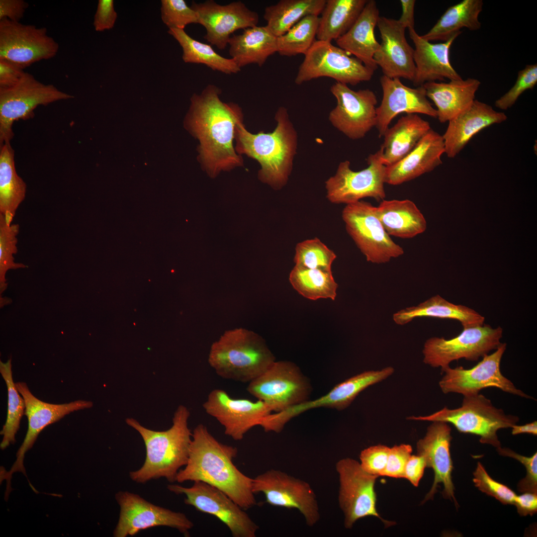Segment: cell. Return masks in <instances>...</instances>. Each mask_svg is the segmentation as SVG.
<instances>
[{
  "label": "cell",
  "mask_w": 537,
  "mask_h": 537,
  "mask_svg": "<svg viewBox=\"0 0 537 537\" xmlns=\"http://www.w3.org/2000/svg\"><path fill=\"white\" fill-rule=\"evenodd\" d=\"M221 93L220 89L210 84L200 94L194 93L187 117L200 142V161L212 178L221 171L243 166V158L233 145L236 124L243 119L242 110L235 103L222 101Z\"/></svg>",
  "instance_id": "cell-1"
},
{
  "label": "cell",
  "mask_w": 537,
  "mask_h": 537,
  "mask_svg": "<svg viewBox=\"0 0 537 537\" xmlns=\"http://www.w3.org/2000/svg\"><path fill=\"white\" fill-rule=\"evenodd\" d=\"M236 447L216 440L203 424L192 432L187 464L180 469L176 481H202L220 490L244 510L257 502L252 490L253 478L239 470L233 463Z\"/></svg>",
  "instance_id": "cell-2"
},
{
  "label": "cell",
  "mask_w": 537,
  "mask_h": 537,
  "mask_svg": "<svg viewBox=\"0 0 537 537\" xmlns=\"http://www.w3.org/2000/svg\"><path fill=\"white\" fill-rule=\"evenodd\" d=\"M274 118L277 125L270 133L261 131L251 133L246 129L243 120L239 121L236 126L234 140L238 154L246 155L260 164L259 179L278 190L286 184L291 174L297 135L286 108L279 107Z\"/></svg>",
  "instance_id": "cell-3"
},
{
  "label": "cell",
  "mask_w": 537,
  "mask_h": 537,
  "mask_svg": "<svg viewBox=\"0 0 537 537\" xmlns=\"http://www.w3.org/2000/svg\"><path fill=\"white\" fill-rule=\"evenodd\" d=\"M189 415L185 406H179L174 413L172 426L163 431L145 428L133 418L126 419V424L141 435L146 448L143 465L129 472L133 481L144 483L163 477L171 483L176 481L179 471L187 464L192 439V432L188 426Z\"/></svg>",
  "instance_id": "cell-4"
},
{
  "label": "cell",
  "mask_w": 537,
  "mask_h": 537,
  "mask_svg": "<svg viewBox=\"0 0 537 537\" xmlns=\"http://www.w3.org/2000/svg\"><path fill=\"white\" fill-rule=\"evenodd\" d=\"M275 361L263 338L243 328L226 331L211 345L208 357L209 364L221 377L249 383Z\"/></svg>",
  "instance_id": "cell-5"
},
{
  "label": "cell",
  "mask_w": 537,
  "mask_h": 537,
  "mask_svg": "<svg viewBox=\"0 0 537 537\" xmlns=\"http://www.w3.org/2000/svg\"><path fill=\"white\" fill-rule=\"evenodd\" d=\"M408 420L422 421H442L453 425L461 433L480 437L482 444L496 448L501 447L497 432L512 428L519 421L518 416L506 414L495 407L491 400L481 394L463 396L460 407L449 409L446 407L433 414L424 416H410Z\"/></svg>",
  "instance_id": "cell-6"
},
{
  "label": "cell",
  "mask_w": 537,
  "mask_h": 537,
  "mask_svg": "<svg viewBox=\"0 0 537 537\" xmlns=\"http://www.w3.org/2000/svg\"><path fill=\"white\" fill-rule=\"evenodd\" d=\"M74 97L53 85L40 82L25 72L13 86L0 88V146L10 143L13 138V123L32 117L37 106Z\"/></svg>",
  "instance_id": "cell-7"
},
{
  "label": "cell",
  "mask_w": 537,
  "mask_h": 537,
  "mask_svg": "<svg viewBox=\"0 0 537 537\" xmlns=\"http://www.w3.org/2000/svg\"><path fill=\"white\" fill-rule=\"evenodd\" d=\"M503 329L483 324L463 328L462 332L450 339L432 337L424 345V362L441 370L454 360L464 358L476 361L501 345Z\"/></svg>",
  "instance_id": "cell-8"
},
{
  "label": "cell",
  "mask_w": 537,
  "mask_h": 537,
  "mask_svg": "<svg viewBox=\"0 0 537 537\" xmlns=\"http://www.w3.org/2000/svg\"><path fill=\"white\" fill-rule=\"evenodd\" d=\"M304 56L294 80L297 85L326 77L356 86L370 80L374 72L331 42L316 40Z\"/></svg>",
  "instance_id": "cell-9"
},
{
  "label": "cell",
  "mask_w": 537,
  "mask_h": 537,
  "mask_svg": "<svg viewBox=\"0 0 537 537\" xmlns=\"http://www.w3.org/2000/svg\"><path fill=\"white\" fill-rule=\"evenodd\" d=\"M342 216L347 232L367 261L383 264L403 255V249L385 231L371 203L360 200L347 204Z\"/></svg>",
  "instance_id": "cell-10"
},
{
  "label": "cell",
  "mask_w": 537,
  "mask_h": 537,
  "mask_svg": "<svg viewBox=\"0 0 537 537\" xmlns=\"http://www.w3.org/2000/svg\"><path fill=\"white\" fill-rule=\"evenodd\" d=\"M247 390L278 412L309 400L312 387L308 379L294 363L274 361L249 383Z\"/></svg>",
  "instance_id": "cell-11"
},
{
  "label": "cell",
  "mask_w": 537,
  "mask_h": 537,
  "mask_svg": "<svg viewBox=\"0 0 537 537\" xmlns=\"http://www.w3.org/2000/svg\"><path fill=\"white\" fill-rule=\"evenodd\" d=\"M383 149L370 154L367 168L355 172L350 168L349 161L342 162L335 175L325 182L327 198L332 203L347 204L365 197L382 201L385 197V167L382 162Z\"/></svg>",
  "instance_id": "cell-12"
},
{
  "label": "cell",
  "mask_w": 537,
  "mask_h": 537,
  "mask_svg": "<svg viewBox=\"0 0 537 537\" xmlns=\"http://www.w3.org/2000/svg\"><path fill=\"white\" fill-rule=\"evenodd\" d=\"M336 469L339 481L338 502L345 528H352L357 521L367 516L377 517L386 527L394 524L382 519L377 511L374 484L378 476L366 472L359 462L351 458L338 460Z\"/></svg>",
  "instance_id": "cell-13"
},
{
  "label": "cell",
  "mask_w": 537,
  "mask_h": 537,
  "mask_svg": "<svg viewBox=\"0 0 537 537\" xmlns=\"http://www.w3.org/2000/svg\"><path fill=\"white\" fill-rule=\"evenodd\" d=\"M506 344L501 343L490 355L482 357L476 365L470 369L462 366L442 369L444 373L439 384L445 394L456 393L463 396L476 395L483 389L494 387L503 391L527 399L531 396L518 389L501 372L500 363L506 349Z\"/></svg>",
  "instance_id": "cell-14"
},
{
  "label": "cell",
  "mask_w": 537,
  "mask_h": 537,
  "mask_svg": "<svg viewBox=\"0 0 537 537\" xmlns=\"http://www.w3.org/2000/svg\"><path fill=\"white\" fill-rule=\"evenodd\" d=\"M254 494L262 493L266 502L273 506L295 509L303 516L309 527L320 519L316 495L306 481L282 471L271 469L253 479Z\"/></svg>",
  "instance_id": "cell-15"
},
{
  "label": "cell",
  "mask_w": 537,
  "mask_h": 537,
  "mask_svg": "<svg viewBox=\"0 0 537 537\" xmlns=\"http://www.w3.org/2000/svg\"><path fill=\"white\" fill-rule=\"evenodd\" d=\"M167 488L177 494L185 495V504L216 517L228 528L233 537H256L259 526L244 509L217 488L199 481H194L189 487L170 484Z\"/></svg>",
  "instance_id": "cell-16"
},
{
  "label": "cell",
  "mask_w": 537,
  "mask_h": 537,
  "mask_svg": "<svg viewBox=\"0 0 537 537\" xmlns=\"http://www.w3.org/2000/svg\"><path fill=\"white\" fill-rule=\"evenodd\" d=\"M115 499L120 509L113 532L115 537L134 536L141 530L158 526L176 529L188 537L194 526L184 514L155 505L135 493L119 491Z\"/></svg>",
  "instance_id": "cell-17"
},
{
  "label": "cell",
  "mask_w": 537,
  "mask_h": 537,
  "mask_svg": "<svg viewBox=\"0 0 537 537\" xmlns=\"http://www.w3.org/2000/svg\"><path fill=\"white\" fill-rule=\"evenodd\" d=\"M59 49L58 43L48 35L45 27L6 18L0 20V59L24 69L34 63L54 58Z\"/></svg>",
  "instance_id": "cell-18"
},
{
  "label": "cell",
  "mask_w": 537,
  "mask_h": 537,
  "mask_svg": "<svg viewBox=\"0 0 537 537\" xmlns=\"http://www.w3.org/2000/svg\"><path fill=\"white\" fill-rule=\"evenodd\" d=\"M330 91L337 99L330 112L332 124L348 138L359 139L376 126L375 94L369 89L355 91L347 85L336 82Z\"/></svg>",
  "instance_id": "cell-19"
},
{
  "label": "cell",
  "mask_w": 537,
  "mask_h": 537,
  "mask_svg": "<svg viewBox=\"0 0 537 537\" xmlns=\"http://www.w3.org/2000/svg\"><path fill=\"white\" fill-rule=\"evenodd\" d=\"M15 385L24 400L25 414L28 419V427L24 441L16 453L15 461L9 471L0 474V481L4 479L7 481V490L10 489L9 483L14 473L21 472L27 477L23 465L25 453L32 447L44 428L72 412L90 408L93 405L90 401L82 400L61 404L48 403L35 397L26 383L18 382L15 383Z\"/></svg>",
  "instance_id": "cell-20"
},
{
  "label": "cell",
  "mask_w": 537,
  "mask_h": 537,
  "mask_svg": "<svg viewBox=\"0 0 537 537\" xmlns=\"http://www.w3.org/2000/svg\"><path fill=\"white\" fill-rule=\"evenodd\" d=\"M203 408L223 426L225 434L235 441L243 440L250 430L260 426L263 420L272 412L263 401L235 399L220 389L209 393Z\"/></svg>",
  "instance_id": "cell-21"
},
{
  "label": "cell",
  "mask_w": 537,
  "mask_h": 537,
  "mask_svg": "<svg viewBox=\"0 0 537 537\" xmlns=\"http://www.w3.org/2000/svg\"><path fill=\"white\" fill-rule=\"evenodd\" d=\"M190 7L197 14L198 23L206 30L204 38L220 50L228 45L231 35L239 29L258 25L259 16L240 0L221 5L212 0L196 3Z\"/></svg>",
  "instance_id": "cell-22"
},
{
  "label": "cell",
  "mask_w": 537,
  "mask_h": 537,
  "mask_svg": "<svg viewBox=\"0 0 537 537\" xmlns=\"http://www.w3.org/2000/svg\"><path fill=\"white\" fill-rule=\"evenodd\" d=\"M432 422L424 437L417 443V454L425 458L427 467L432 468L434 472L433 485L423 502L433 498L438 485L442 483L444 486L443 497L458 506L451 476L453 465L450 452L451 428L444 422Z\"/></svg>",
  "instance_id": "cell-23"
},
{
  "label": "cell",
  "mask_w": 537,
  "mask_h": 537,
  "mask_svg": "<svg viewBox=\"0 0 537 537\" xmlns=\"http://www.w3.org/2000/svg\"><path fill=\"white\" fill-rule=\"evenodd\" d=\"M382 98L376 108V126L379 137L383 136L392 120L402 112L421 113L437 118V112L426 96L423 86L408 87L399 78L381 77Z\"/></svg>",
  "instance_id": "cell-24"
},
{
  "label": "cell",
  "mask_w": 537,
  "mask_h": 537,
  "mask_svg": "<svg viewBox=\"0 0 537 537\" xmlns=\"http://www.w3.org/2000/svg\"><path fill=\"white\" fill-rule=\"evenodd\" d=\"M377 26L381 41L374 60L383 76L412 82L415 71L414 49L406 39V28L398 20L384 16H379Z\"/></svg>",
  "instance_id": "cell-25"
},
{
  "label": "cell",
  "mask_w": 537,
  "mask_h": 537,
  "mask_svg": "<svg viewBox=\"0 0 537 537\" xmlns=\"http://www.w3.org/2000/svg\"><path fill=\"white\" fill-rule=\"evenodd\" d=\"M444 153L443 136L431 128L405 157L385 167V182L399 185L431 172L442 164Z\"/></svg>",
  "instance_id": "cell-26"
},
{
  "label": "cell",
  "mask_w": 537,
  "mask_h": 537,
  "mask_svg": "<svg viewBox=\"0 0 537 537\" xmlns=\"http://www.w3.org/2000/svg\"><path fill=\"white\" fill-rule=\"evenodd\" d=\"M409 36L412 40L415 71L412 81L414 85L420 87L424 84L444 81L458 80L462 78L452 66L449 60V49L458 36L447 41L433 43L423 39L415 31L409 29Z\"/></svg>",
  "instance_id": "cell-27"
},
{
  "label": "cell",
  "mask_w": 537,
  "mask_h": 537,
  "mask_svg": "<svg viewBox=\"0 0 537 537\" xmlns=\"http://www.w3.org/2000/svg\"><path fill=\"white\" fill-rule=\"evenodd\" d=\"M507 119L504 112L496 111L491 105L475 99L467 109L448 121L442 135L445 153L449 158H454L479 132Z\"/></svg>",
  "instance_id": "cell-28"
},
{
  "label": "cell",
  "mask_w": 537,
  "mask_h": 537,
  "mask_svg": "<svg viewBox=\"0 0 537 537\" xmlns=\"http://www.w3.org/2000/svg\"><path fill=\"white\" fill-rule=\"evenodd\" d=\"M360 381L352 376L334 386L326 394L313 400H308L283 411L270 413L260 424L266 432L280 433L292 419L309 410L320 407L342 410L349 407L362 392Z\"/></svg>",
  "instance_id": "cell-29"
},
{
  "label": "cell",
  "mask_w": 537,
  "mask_h": 537,
  "mask_svg": "<svg viewBox=\"0 0 537 537\" xmlns=\"http://www.w3.org/2000/svg\"><path fill=\"white\" fill-rule=\"evenodd\" d=\"M379 17V12L376 1L368 0L351 28L336 40L339 47L354 55L374 71L378 67L374 60V56L380 47V43L374 35V28Z\"/></svg>",
  "instance_id": "cell-30"
},
{
  "label": "cell",
  "mask_w": 537,
  "mask_h": 537,
  "mask_svg": "<svg viewBox=\"0 0 537 537\" xmlns=\"http://www.w3.org/2000/svg\"><path fill=\"white\" fill-rule=\"evenodd\" d=\"M481 85L475 78L451 80L448 83L431 82L424 84L426 96L437 107L441 123L448 122L467 109L473 102Z\"/></svg>",
  "instance_id": "cell-31"
},
{
  "label": "cell",
  "mask_w": 537,
  "mask_h": 537,
  "mask_svg": "<svg viewBox=\"0 0 537 537\" xmlns=\"http://www.w3.org/2000/svg\"><path fill=\"white\" fill-rule=\"evenodd\" d=\"M277 37L266 26H255L233 35L229 41V53L241 69L250 64L262 66L268 58L277 52Z\"/></svg>",
  "instance_id": "cell-32"
},
{
  "label": "cell",
  "mask_w": 537,
  "mask_h": 537,
  "mask_svg": "<svg viewBox=\"0 0 537 537\" xmlns=\"http://www.w3.org/2000/svg\"><path fill=\"white\" fill-rule=\"evenodd\" d=\"M431 129L428 121L418 114L408 113L384 134L382 160L383 165L391 166L405 157Z\"/></svg>",
  "instance_id": "cell-33"
},
{
  "label": "cell",
  "mask_w": 537,
  "mask_h": 537,
  "mask_svg": "<svg viewBox=\"0 0 537 537\" xmlns=\"http://www.w3.org/2000/svg\"><path fill=\"white\" fill-rule=\"evenodd\" d=\"M375 210L389 236L410 239L426 229L427 223L423 214L410 200L383 199L375 207Z\"/></svg>",
  "instance_id": "cell-34"
},
{
  "label": "cell",
  "mask_w": 537,
  "mask_h": 537,
  "mask_svg": "<svg viewBox=\"0 0 537 537\" xmlns=\"http://www.w3.org/2000/svg\"><path fill=\"white\" fill-rule=\"evenodd\" d=\"M421 317L448 319L459 321L463 328L484 324L485 318L467 306L450 302L439 295H435L416 306L399 310L393 315L394 322L406 324Z\"/></svg>",
  "instance_id": "cell-35"
},
{
  "label": "cell",
  "mask_w": 537,
  "mask_h": 537,
  "mask_svg": "<svg viewBox=\"0 0 537 537\" xmlns=\"http://www.w3.org/2000/svg\"><path fill=\"white\" fill-rule=\"evenodd\" d=\"M483 6L482 0H463L449 6L422 37L430 42H445L454 36H458L463 28L471 31L480 29L481 24L479 16Z\"/></svg>",
  "instance_id": "cell-36"
},
{
  "label": "cell",
  "mask_w": 537,
  "mask_h": 537,
  "mask_svg": "<svg viewBox=\"0 0 537 537\" xmlns=\"http://www.w3.org/2000/svg\"><path fill=\"white\" fill-rule=\"evenodd\" d=\"M368 0H326L319 17L316 38L331 42L353 26Z\"/></svg>",
  "instance_id": "cell-37"
},
{
  "label": "cell",
  "mask_w": 537,
  "mask_h": 537,
  "mask_svg": "<svg viewBox=\"0 0 537 537\" xmlns=\"http://www.w3.org/2000/svg\"><path fill=\"white\" fill-rule=\"evenodd\" d=\"M0 147V213L10 225L25 198L26 184L16 173L14 151L10 143Z\"/></svg>",
  "instance_id": "cell-38"
},
{
  "label": "cell",
  "mask_w": 537,
  "mask_h": 537,
  "mask_svg": "<svg viewBox=\"0 0 537 537\" xmlns=\"http://www.w3.org/2000/svg\"><path fill=\"white\" fill-rule=\"evenodd\" d=\"M326 0H281L265 9L266 26L277 37L284 34L305 16H319Z\"/></svg>",
  "instance_id": "cell-39"
},
{
  "label": "cell",
  "mask_w": 537,
  "mask_h": 537,
  "mask_svg": "<svg viewBox=\"0 0 537 537\" xmlns=\"http://www.w3.org/2000/svg\"><path fill=\"white\" fill-rule=\"evenodd\" d=\"M168 32L181 46L184 62L203 64L213 71L228 75L237 74L241 71L232 59L221 56L210 45L194 39L184 29L171 28Z\"/></svg>",
  "instance_id": "cell-40"
},
{
  "label": "cell",
  "mask_w": 537,
  "mask_h": 537,
  "mask_svg": "<svg viewBox=\"0 0 537 537\" xmlns=\"http://www.w3.org/2000/svg\"><path fill=\"white\" fill-rule=\"evenodd\" d=\"M289 279L293 288L306 298L315 300L331 299L337 296L338 284L332 271L311 269L295 266Z\"/></svg>",
  "instance_id": "cell-41"
},
{
  "label": "cell",
  "mask_w": 537,
  "mask_h": 537,
  "mask_svg": "<svg viewBox=\"0 0 537 537\" xmlns=\"http://www.w3.org/2000/svg\"><path fill=\"white\" fill-rule=\"evenodd\" d=\"M319 16L304 17L282 35L278 37L277 52L284 56L305 55L316 40Z\"/></svg>",
  "instance_id": "cell-42"
},
{
  "label": "cell",
  "mask_w": 537,
  "mask_h": 537,
  "mask_svg": "<svg viewBox=\"0 0 537 537\" xmlns=\"http://www.w3.org/2000/svg\"><path fill=\"white\" fill-rule=\"evenodd\" d=\"M0 372L6 384L8 392L6 420L0 431L3 438L0 447L3 449L15 442V436L19 428L25 405L23 398L19 394L13 381L11 359L5 363L0 361Z\"/></svg>",
  "instance_id": "cell-43"
},
{
  "label": "cell",
  "mask_w": 537,
  "mask_h": 537,
  "mask_svg": "<svg viewBox=\"0 0 537 537\" xmlns=\"http://www.w3.org/2000/svg\"><path fill=\"white\" fill-rule=\"evenodd\" d=\"M337 257L318 238L298 243L295 247V266L311 269L332 271V264Z\"/></svg>",
  "instance_id": "cell-44"
},
{
  "label": "cell",
  "mask_w": 537,
  "mask_h": 537,
  "mask_svg": "<svg viewBox=\"0 0 537 537\" xmlns=\"http://www.w3.org/2000/svg\"><path fill=\"white\" fill-rule=\"evenodd\" d=\"M19 231L18 224L8 225L4 216L0 213V280L2 289L5 288V275L8 270L26 267L22 264L15 263L13 257L17 252Z\"/></svg>",
  "instance_id": "cell-45"
},
{
  "label": "cell",
  "mask_w": 537,
  "mask_h": 537,
  "mask_svg": "<svg viewBox=\"0 0 537 537\" xmlns=\"http://www.w3.org/2000/svg\"><path fill=\"white\" fill-rule=\"evenodd\" d=\"M161 14L169 29H184L189 24L198 23L197 13L184 0H162Z\"/></svg>",
  "instance_id": "cell-46"
},
{
  "label": "cell",
  "mask_w": 537,
  "mask_h": 537,
  "mask_svg": "<svg viewBox=\"0 0 537 537\" xmlns=\"http://www.w3.org/2000/svg\"><path fill=\"white\" fill-rule=\"evenodd\" d=\"M537 84V64L526 65L519 71L514 86L495 101V106L502 110L511 108L525 91L532 90Z\"/></svg>",
  "instance_id": "cell-47"
},
{
  "label": "cell",
  "mask_w": 537,
  "mask_h": 537,
  "mask_svg": "<svg viewBox=\"0 0 537 537\" xmlns=\"http://www.w3.org/2000/svg\"><path fill=\"white\" fill-rule=\"evenodd\" d=\"M473 475V483L480 491L503 504H514L516 494L509 487L493 479L480 462H478Z\"/></svg>",
  "instance_id": "cell-48"
},
{
  "label": "cell",
  "mask_w": 537,
  "mask_h": 537,
  "mask_svg": "<svg viewBox=\"0 0 537 537\" xmlns=\"http://www.w3.org/2000/svg\"><path fill=\"white\" fill-rule=\"evenodd\" d=\"M502 456L514 458L522 463L526 469V476L518 484V489L521 492L537 493V453L528 457L519 454L507 448L501 447L496 448Z\"/></svg>",
  "instance_id": "cell-49"
},
{
  "label": "cell",
  "mask_w": 537,
  "mask_h": 537,
  "mask_svg": "<svg viewBox=\"0 0 537 537\" xmlns=\"http://www.w3.org/2000/svg\"><path fill=\"white\" fill-rule=\"evenodd\" d=\"M390 448L378 445L362 450L359 455L360 465L366 472L381 476L387 461Z\"/></svg>",
  "instance_id": "cell-50"
},
{
  "label": "cell",
  "mask_w": 537,
  "mask_h": 537,
  "mask_svg": "<svg viewBox=\"0 0 537 537\" xmlns=\"http://www.w3.org/2000/svg\"><path fill=\"white\" fill-rule=\"evenodd\" d=\"M412 451V447L408 444L396 445L390 448L386 465L381 476L403 478L405 468Z\"/></svg>",
  "instance_id": "cell-51"
},
{
  "label": "cell",
  "mask_w": 537,
  "mask_h": 537,
  "mask_svg": "<svg viewBox=\"0 0 537 537\" xmlns=\"http://www.w3.org/2000/svg\"><path fill=\"white\" fill-rule=\"evenodd\" d=\"M113 0H99L94 16L93 26L95 31L102 32L112 29L117 18Z\"/></svg>",
  "instance_id": "cell-52"
},
{
  "label": "cell",
  "mask_w": 537,
  "mask_h": 537,
  "mask_svg": "<svg viewBox=\"0 0 537 537\" xmlns=\"http://www.w3.org/2000/svg\"><path fill=\"white\" fill-rule=\"evenodd\" d=\"M24 69L10 61L0 59V88L10 87L20 79Z\"/></svg>",
  "instance_id": "cell-53"
},
{
  "label": "cell",
  "mask_w": 537,
  "mask_h": 537,
  "mask_svg": "<svg viewBox=\"0 0 537 537\" xmlns=\"http://www.w3.org/2000/svg\"><path fill=\"white\" fill-rule=\"evenodd\" d=\"M28 6L23 0H0V20L6 18L19 22Z\"/></svg>",
  "instance_id": "cell-54"
},
{
  "label": "cell",
  "mask_w": 537,
  "mask_h": 537,
  "mask_svg": "<svg viewBox=\"0 0 537 537\" xmlns=\"http://www.w3.org/2000/svg\"><path fill=\"white\" fill-rule=\"evenodd\" d=\"M427 467L425 458L421 455H411L406 465L403 478L417 487Z\"/></svg>",
  "instance_id": "cell-55"
},
{
  "label": "cell",
  "mask_w": 537,
  "mask_h": 537,
  "mask_svg": "<svg viewBox=\"0 0 537 537\" xmlns=\"http://www.w3.org/2000/svg\"><path fill=\"white\" fill-rule=\"evenodd\" d=\"M513 505L516 506L520 515L532 516L537 512V493L524 492L522 495H517Z\"/></svg>",
  "instance_id": "cell-56"
},
{
  "label": "cell",
  "mask_w": 537,
  "mask_h": 537,
  "mask_svg": "<svg viewBox=\"0 0 537 537\" xmlns=\"http://www.w3.org/2000/svg\"><path fill=\"white\" fill-rule=\"evenodd\" d=\"M416 0H401L402 14L398 21L405 28L415 29L414 8Z\"/></svg>",
  "instance_id": "cell-57"
},
{
  "label": "cell",
  "mask_w": 537,
  "mask_h": 537,
  "mask_svg": "<svg viewBox=\"0 0 537 537\" xmlns=\"http://www.w3.org/2000/svg\"><path fill=\"white\" fill-rule=\"evenodd\" d=\"M511 428L513 435L521 434H530L534 436L537 435V422L536 421L524 425H517L516 424Z\"/></svg>",
  "instance_id": "cell-58"
}]
</instances>
